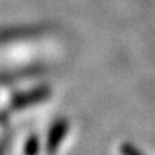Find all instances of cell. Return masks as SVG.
I'll list each match as a JSON object with an SVG mask.
<instances>
[{
	"instance_id": "cell-1",
	"label": "cell",
	"mask_w": 155,
	"mask_h": 155,
	"mask_svg": "<svg viewBox=\"0 0 155 155\" xmlns=\"http://www.w3.org/2000/svg\"><path fill=\"white\" fill-rule=\"evenodd\" d=\"M51 97V87L45 84H39L26 91H20L12 95L9 101V110L11 111H21L29 107L38 105V104L47 101Z\"/></svg>"
},
{
	"instance_id": "cell-2",
	"label": "cell",
	"mask_w": 155,
	"mask_h": 155,
	"mask_svg": "<svg viewBox=\"0 0 155 155\" xmlns=\"http://www.w3.org/2000/svg\"><path fill=\"white\" fill-rule=\"evenodd\" d=\"M69 127L71 125L66 117H57L56 120H53V124L47 131V137L44 143V149L47 155H54L59 151V148L62 146L63 140L69 133Z\"/></svg>"
},
{
	"instance_id": "cell-3",
	"label": "cell",
	"mask_w": 155,
	"mask_h": 155,
	"mask_svg": "<svg viewBox=\"0 0 155 155\" xmlns=\"http://www.w3.org/2000/svg\"><path fill=\"white\" fill-rule=\"evenodd\" d=\"M41 151V140L39 136L36 134H30L26 142H24V148H23V154L24 155H38Z\"/></svg>"
},
{
	"instance_id": "cell-4",
	"label": "cell",
	"mask_w": 155,
	"mask_h": 155,
	"mask_svg": "<svg viewBox=\"0 0 155 155\" xmlns=\"http://www.w3.org/2000/svg\"><path fill=\"white\" fill-rule=\"evenodd\" d=\"M44 71V68L41 66H30V68H24V69H20V71H15V72H5L3 75H9L11 80H18V78H23V77H32V75H36V74H41Z\"/></svg>"
},
{
	"instance_id": "cell-5",
	"label": "cell",
	"mask_w": 155,
	"mask_h": 155,
	"mask_svg": "<svg viewBox=\"0 0 155 155\" xmlns=\"http://www.w3.org/2000/svg\"><path fill=\"white\" fill-rule=\"evenodd\" d=\"M119 152L120 155H143L137 146H134L133 143H128V142H124L119 146Z\"/></svg>"
}]
</instances>
